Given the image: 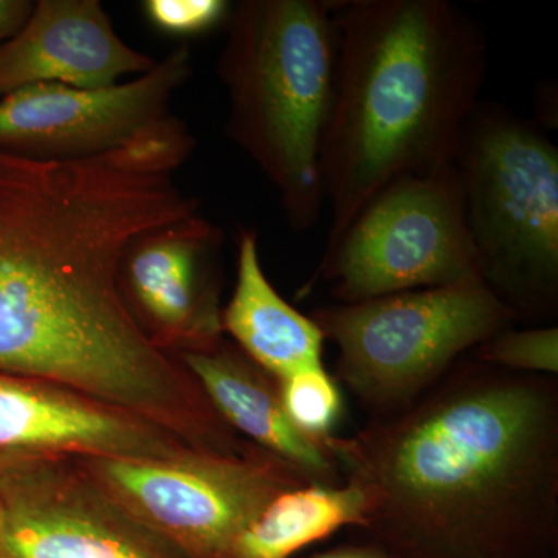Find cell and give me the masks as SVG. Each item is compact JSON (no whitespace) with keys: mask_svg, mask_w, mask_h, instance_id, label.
<instances>
[{"mask_svg":"<svg viewBox=\"0 0 558 558\" xmlns=\"http://www.w3.org/2000/svg\"><path fill=\"white\" fill-rule=\"evenodd\" d=\"M9 558H189L135 520L73 457L0 462Z\"/></svg>","mask_w":558,"mask_h":558,"instance_id":"9c48e42d","label":"cell"},{"mask_svg":"<svg viewBox=\"0 0 558 558\" xmlns=\"http://www.w3.org/2000/svg\"><path fill=\"white\" fill-rule=\"evenodd\" d=\"M193 75L180 46L134 80L106 87L35 84L0 98V153L72 160L109 153L170 117Z\"/></svg>","mask_w":558,"mask_h":558,"instance_id":"30bf717a","label":"cell"},{"mask_svg":"<svg viewBox=\"0 0 558 558\" xmlns=\"http://www.w3.org/2000/svg\"><path fill=\"white\" fill-rule=\"evenodd\" d=\"M170 433L64 389L0 374V457H172Z\"/></svg>","mask_w":558,"mask_h":558,"instance_id":"7c38bea8","label":"cell"},{"mask_svg":"<svg viewBox=\"0 0 558 558\" xmlns=\"http://www.w3.org/2000/svg\"><path fill=\"white\" fill-rule=\"evenodd\" d=\"M32 10L28 0H0V46L24 27Z\"/></svg>","mask_w":558,"mask_h":558,"instance_id":"ffe728a7","label":"cell"},{"mask_svg":"<svg viewBox=\"0 0 558 558\" xmlns=\"http://www.w3.org/2000/svg\"><path fill=\"white\" fill-rule=\"evenodd\" d=\"M223 233L199 213L140 234L124 252L120 286L146 336L170 354L223 339L219 260Z\"/></svg>","mask_w":558,"mask_h":558,"instance_id":"8fae6325","label":"cell"},{"mask_svg":"<svg viewBox=\"0 0 558 558\" xmlns=\"http://www.w3.org/2000/svg\"><path fill=\"white\" fill-rule=\"evenodd\" d=\"M323 446L395 558H558V380L459 360L416 402Z\"/></svg>","mask_w":558,"mask_h":558,"instance_id":"7a4b0ae2","label":"cell"},{"mask_svg":"<svg viewBox=\"0 0 558 558\" xmlns=\"http://www.w3.org/2000/svg\"><path fill=\"white\" fill-rule=\"evenodd\" d=\"M312 318L339 351L337 379L373 418L405 410L465 352L519 322L481 278L329 304Z\"/></svg>","mask_w":558,"mask_h":558,"instance_id":"8992f818","label":"cell"},{"mask_svg":"<svg viewBox=\"0 0 558 558\" xmlns=\"http://www.w3.org/2000/svg\"><path fill=\"white\" fill-rule=\"evenodd\" d=\"M307 558H395L385 553L379 546L373 543H357V545H344L339 548L325 550Z\"/></svg>","mask_w":558,"mask_h":558,"instance_id":"44dd1931","label":"cell"},{"mask_svg":"<svg viewBox=\"0 0 558 558\" xmlns=\"http://www.w3.org/2000/svg\"><path fill=\"white\" fill-rule=\"evenodd\" d=\"M472 354L481 363L512 373L557 377L558 328L548 325L513 329L512 326L481 343Z\"/></svg>","mask_w":558,"mask_h":558,"instance_id":"ac0fdd59","label":"cell"},{"mask_svg":"<svg viewBox=\"0 0 558 558\" xmlns=\"http://www.w3.org/2000/svg\"><path fill=\"white\" fill-rule=\"evenodd\" d=\"M76 461L113 501L189 558H234L244 532L279 495L312 483L255 444L241 454L186 450Z\"/></svg>","mask_w":558,"mask_h":558,"instance_id":"52a82bcc","label":"cell"},{"mask_svg":"<svg viewBox=\"0 0 558 558\" xmlns=\"http://www.w3.org/2000/svg\"><path fill=\"white\" fill-rule=\"evenodd\" d=\"M282 407L293 425L311 439L332 436L341 413V395L325 366L301 371L279 380Z\"/></svg>","mask_w":558,"mask_h":558,"instance_id":"e0dca14e","label":"cell"},{"mask_svg":"<svg viewBox=\"0 0 558 558\" xmlns=\"http://www.w3.org/2000/svg\"><path fill=\"white\" fill-rule=\"evenodd\" d=\"M362 497L354 487L306 484L279 495L242 535L234 558H290L341 527L362 524Z\"/></svg>","mask_w":558,"mask_h":558,"instance_id":"2e32d148","label":"cell"},{"mask_svg":"<svg viewBox=\"0 0 558 558\" xmlns=\"http://www.w3.org/2000/svg\"><path fill=\"white\" fill-rule=\"evenodd\" d=\"M156 62L117 35L98 0H39L0 46V98L35 84L112 86Z\"/></svg>","mask_w":558,"mask_h":558,"instance_id":"4fadbf2b","label":"cell"},{"mask_svg":"<svg viewBox=\"0 0 558 558\" xmlns=\"http://www.w3.org/2000/svg\"><path fill=\"white\" fill-rule=\"evenodd\" d=\"M480 277L517 319L558 312V149L502 106L473 110L453 160Z\"/></svg>","mask_w":558,"mask_h":558,"instance_id":"5b68a950","label":"cell"},{"mask_svg":"<svg viewBox=\"0 0 558 558\" xmlns=\"http://www.w3.org/2000/svg\"><path fill=\"white\" fill-rule=\"evenodd\" d=\"M481 278L457 168L407 175L381 189L326 247L311 286L337 303Z\"/></svg>","mask_w":558,"mask_h":558,"instance_id":"ba28073f","label":"cell"},{"mask_svg":"<svg viewBox=\"0 0 558 558\" xmlns=\"http://www.w3.org/2000/svg\"><path fill=\"white\" fill-rule=\"evenodd\" d=\"M194 148L170 116L84 159L0 153V374L165 429L196 418L199 385L146 336L120 286L135 238L199 213L175 182Z\"/></svg>","mask_w":558,"mask_h":558,"instance_id":"6da1fadb","label":"cell"},{"mask_svg":"<svg viewBox=\"0 0 558 558\" xmlns=\"http://www.w3.org/2000/svg\"><path fill=\"white\" fill-rule=\"evenodd\" d=\"M0 558H9V556H7L5 546H3L2 524H0Z\"/></svg>","mask_w":558,"mask_h":558,"instance_id":"7402d4cb","label":"cell"},{"mask_svg":"<svg viewBox=\"0 0 558 558\" xmlns=\"http://www.w3.org/2000/svg\"><path fill=\"white\" fill-rule=\"evenodd\" d=\"M220 323L223 333L275 379L323 366L325 333L271 286L255 229H242L238 236L236 284Z\"/></svg>","mask_w":558,"mask_h":558,"instance_id":"9a60e30c","label":"cell"},{"mask_svg":"<svg viewBox=\"0 0 558 558\" xmlns=\"http://www.w3.org/2000/svg\"><path fill=\"white\" fill-rule=\"evenodd\" d=\"M10 458H13V457H0V462L7 461V459H10Z\"/></svg>","mask_w":558,"mask_h":558,"instance_id":"603a6c76","label":"cell"},{"mask_svg":"<svg viewBox=\"0 0 558 558\" xmlns=\"http://www.w3.org/2000/svg\"><path fill=\"white\" fill-rule=\"evenodd\" d=\"M218 76L226 135L269 180L289 227L311 230L326 207L322 156L336 90L330 2L241 0L223 22Z\"/></svg>","mask_w":558,"mask_h":558,"instance_id":"277c9868","label":"cell"},{"mask_svg":"<svg viewBox=\"0 0 558 558\" xmlns=\"http://www.w3.org/2000/svg\"><path fill=\"white\" fill-rule=\"evenodd\" d=\"M330 7L337 68L322 156L326 247L389 183L453 163L487 69L478 22L447 0Z\"/></svg>","mask_w":558,"mask_h":558,"instance_id":"3957f363","label":"cell"},{"mask_svg":"<svg viewBox=\"0 0 558 558\" xmlns=\"http://www.w3.org/2000/svg\"><path fill=\"white\" fill-rule=\"evenodd\" d=\"M219 416L250 444L286 459L312 483L341 486L339 465L318 440L303 435L282 407L279 380L226 339L175 354Z\"/></svg>","mask_w":558,"mask_h":558,"instance_id":"5bb4252c","label":"cell"},{"mask_svg":"<svg viewBox=\"0 0 558 558\" xmlns=\"http://www.w3.org/2000/svg\"><path fill=\"white\" fill-rule=\"evenodd\" d=\"M223 0H146V17L154 27L172 36H194L213 31L229 16Z\"/></svg>","mask_w":558,"mask_h":558,"instance_id":"d6986e66","label":"cell"}]
</instances>
